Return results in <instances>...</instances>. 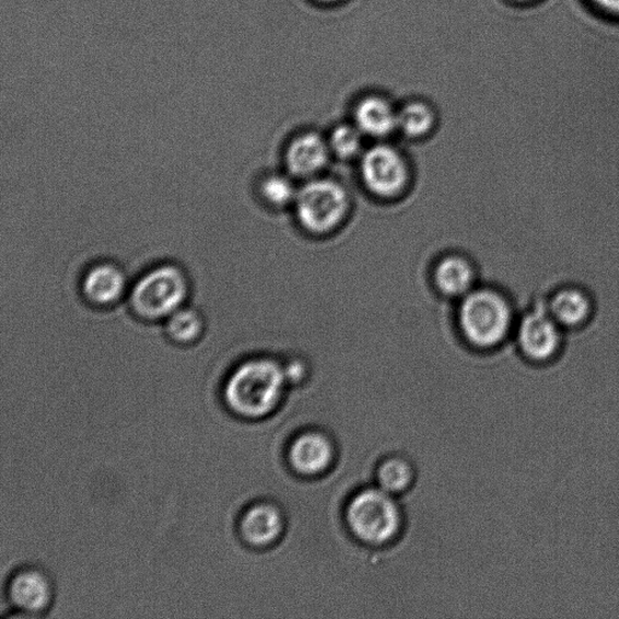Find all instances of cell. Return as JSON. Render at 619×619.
I'll return each mask as SVG.
<instances>
[{
    "instance_id": "21",
    "label": "cell",
    "mask_w": 619,
    "mask_h": 619,
    "mask_svg": "<svg viewBox=\"0 0 619 619\" xmlns=\"http://www.w3.org/2000/svg\"><path fill=\"white\" fill-rule=\"evenodd\" d=\"M593 2L609 13L619 15V0H593Z\"/></svg>"
},
{
    "instance_id": "20",
    "label": "cell",
    "mask_w": 619,
    "mask_h": 619,
    "mask_svg": "<svg viewBox=\"0 0 619 619\" xmlns=\"http://www.w3.org/2000/svg\"><path fill=\"white\" fill-rule=\"evenodd\" d=\"M381 488L389 492V494H397L404 491L410 484L411 469L409 465L400 460V458H393L385 463L377 475Z\"/></svg>"
},
{
    "instance_id": "1",
    "label": "cell",
    "mask_w": 619,
    "mask_h": 619,
    "mask_svg": "<svg viewBox=\"0 0 619 619\" xmlns=\"http://www.w3.org/2000/svg\"><path fill=\"white\" fill-rule=\"evenodd\" d=\"M287 376L283 366L269 358L238 363L226 376L222 388L225 408L236 418L258 420L278 408Z\"/></svg>"
},
{
    "instance_id": "24",
    "label": "cell",
    "mask_w": 619,
    "mask_h": 619,
    "mask_svg": "<svg viewBox=\"0 0 619 619\" xmlns=\"http://www.w3.org/2000/svg\"><path fill=\"white\" fill-rule=\"evenodd\" d=\"M521 2H527V0H521Z\"/></svg>"
},
{
    "instance_id": "4",
    "label": "cell",
    "mask_w": 619,
    "mask_h": 619,
    "mask_svg": "<svg viewBox=\"0 0 619 619\" xmlns=\"http://www.w3.org/2000/svg\"><path fill=\"white\" fill-rule=\"evenodd\" d=\"M189 292L186 272L174 264H164L137 280L129 292V304L137 317L155 323L185 306Z\"/></svg>"
},
{
    "instance_id": "15",
    "label": "cell",
    "mask_w": 619,
    "mask_h": 619,
    "mask_svg": "<svg viewBox=\"0 0 619 619\" xmlns=\"http://www.w3.org/2000/svg\"><path fill=\"white\" fill-rule=\"evenodd\" d=\"M334 457V449L323 434L306 433L297 437L290 451V462L303 475L324 472Z\"/></svg>"
},
{
    "instance_id": "7",
    "label": "cell",
    "mask_w": 619,
    "mask_h": 619,
    "mask_svg": "<svg viewBox=\"0 0 619 619\" xmlns=\"http://www.w3.org/2000/svg\"><path fill=\"white\" fill-rule=\"evenodd\" d=\"M393 494L384 489H369L354 497L348 509L350 529L361 541L382 545L393 540L400 515Z\"/></svg>"
},
{
    "instance_id": "17",
    "label": "cell",
    "mask_w": 619,
    "mask_h": 619,
    "mask_svg": "<svg viewBox=\"0 0 619 619\" xmlns=\"http://www.w3.org/2000/svg\"><path fill=\"white\" fill-rule=\"evenodd\" d=\"M297 190L296 179L289 172H272L258 183V194L261 202L273 210L293 208Z\"/></svg>"
},
{
    "instance_id": "2",
    "label": "cell",
    "mask_w": 619,
    "mask_h": 619,
    "mask_svg": "<svg viewBox=\"0 0 619 619\" xmlns=\"http://www.w3.org/2000/svg\"><path fill=\"white\" fill-rule=\"evenodd\" d=\"M519 313L511 295L495 287H476L457 308L463 337L481 350L497 349L514 335Z\"/></svg>"
},
{
    "instance_id": "23",
    "label": "cell",
    "mask_w": 619,
    "mask_h": 619,
    "mask_svg": "<svg viewBox=\"0 0 619 619\" xmlns=\"http://www.w3.org/2000/svg\"><path fill=\"white\" fill-rule=\"evenodd\" d=\"M546 143H547V137H546ZM545 154H546V149H545ZM544 170H545V164H544ZM542 186H544V178H542ZM541 197H542V191H541Z\"/></svg>"
},
{
    "instance_id": "22",
    "label": "cell",
    "mask_w": 619,
    "mask_h": 619,
    "mask_svg": "<svg viewBox=\"0 0 619 619\" xmlns=\"http://www.w3.org/2000/svg\"><path fill=\"white\" fill-rule=\"evenodd\" d=\"M317 2L324 3V4H334V3L340 2V0H317Z\"/></svg>"
},
{
    "instance_id": "3",
    "label": "cell",
    "mask_w": 619,
    "mask_h": 619,
    "mask_svg": "<svg viewBox=\"0 0 619 619\" xmlns=\"http://www.w3.org/2000/svg\"><path fill=\"white\" fill-rule=\"evenodd\" d=\"M351 206L350 194L340 182L319 176L302 182L292 209L303 231L324 236L348 220Z\"/></svg>"
},
{
    "instance_id": "14",
    "label": "cell",
    "mask_w": 619,
    "mask_h": 619,
    "mask_svg": "<svg viewBox=\"0 0 619 619\" xmlns=\"http://www.w3.org/2000/svg\"><path fill=\"white\" fill-rule=\"evenodd\" d=\"M433 282L442 295L460 301L477 287L475 264L463 255H446L435 262Z\"/></svg>"
},
{
    "instance_id": "18",
    "label": "cell",
    "mask_w": 619,
    "mask_h": 619,
    "mask_svg": "<svg viewBox=\"0 0 619 619\" xmlns=\"http://www.w3.org/2000/svg\"><path fill=\"white\" fill-rule=\"evenodd\" d=\"M165 331L177 346H192L203 336V318L197 310L183 306L166 319Z\"/></svg>"
},
{
    "instance_id": "8",
    "label": "cell",
    "mask_w": 619,
    "mask_h": 619,
    "mask_svg": "<svg viewBox=\"0 0 619 619\" xmlns=\"http://www.w3.org/2000/svg\"><path fill=\"white\" fill-rule=\"evenodd\" d=\"M11 609L21 616L40 617L55 600V584L49 573L36 565H26L11 573L7 584Z\"/></svg>"
},
{
    "instance_id": "5",
    "label": "cell",
    "mask_w": 619,
    "mask_h": 619,
    "mask_svg": "<svg viewBox=\"0 0 619 619\" xmlns=\"http://www.w3.org/2000/svg\"><path fill=\"white\" fill-rule=\"evenodd\" d=\"M547 296H535L519 313L514 340L522 357L536 365L553 363L567 348V331L546 307Z\"/></svg>"
},
{
    "instance_id": "11",
    "label": "cell",
    "mask_w": 619,
    "mask_h": 619,
    "mask_svg": "<svg viewBox=\"0 0 619 619\" xmlns=\"http://www.w3.org/2000/svg\"><path fill=\"white\" fill-rule=\"evenodd\" d=\"M283 530L281 511L270 502L252 503L240 515L237 532L252 548H266L277 542Z\"/></svg>"
},
{
    "instance_id": "16",
    "label": "cell",
    "mask_w": 619,
    "mask_h": 619,
    "mask_svg": "<svg viewBox=\"0 0 619 619\" xmlns=\"http://www.w3.org/2000/svg\"><path fill=\"white\" fill-rule=\"evenodd\" d=\"M437 125V114L429 103L410 101L398 108V133L409 140L425 139Z\"/></svg>"
},
{
    "instance_id": "6",
    "label": "cell",
    "mask_w": 619,
    "mask_h": 619,
    "mask_svg": "<svg viewBox=\"0 0 619 619\" xmlns=\"http://www.w3.org/2000/svg\"><path fill=\"white\" fill-rule=\"evenodd\" d=\"M358 162L362 185L373 197L395 200L407 191L411 170L397 147L385 141L376 142L365 148Z\"/></svg>"
},
{
    "instance_id": "10",
    "label": "cell",
    "mask_w": 619,
    "mask_h": 619,
    "mask_svg": "<svg viewBox=\"0 0 619 619\" xmlns=\"http://www.w3.org/2000/svg\"><path fill=\"white\" fill-rule=\"evenodd\" d=\"M331 159L327 136L310 130L294 136L283 156L285 172L301 182L323 176Z\"/></svg>"
},
{
    "instance_id": "12",
    "label": "cell",
    "mask_w": 619,
    "mask_h": 619,
    "mask_svg": "<svg viewBox=\"0 0 619 619\" xmlns=\"http://www.w3.org/2000/svg\"><path fill=\"white\" fill-rule=\"evenodd\" d=\"M126 293H128V279L116 264H95L84 275L82 294L93 306L112 307L124 300Z\"/></svg>"
},
{
    "instance_id": "19",
    "label": "cell",
    "mask_w": 619,
    "mask_h": 619,
    "mask_svg": "<svg viewBox=\"0 0 619 619\" xmlns=\"http://www.w3.org/2000/svg\"><path fill=\"white\" fill-rule=\"evenodd\" d=\"M365 140L366 137L353 121L337 125L327 136L331 155L342 162L359 160L365 151Z\"/></svg>"
},
{
    "instance_id": "9",
    "label": "cell",
    "mask_w": 619,
    "mask_h": 619,
    "mask_svg": "<svg viewBox=\"0 0 619 619\" xmlns=\"http://www.w3.org/2000/svg\"><path fill=\"white\" fill-rule=\"evenodd\" d=\"M546 307L561 328L575 331L592 323L596 303L588 287L565 282L547 295Z\"/></svg>"
},
{
    "instance_id": "13",
    "label": "cell",
    "mask_w": 619,
    "mask_h": 619,
    "mask_svg": "<svg viewBox=\"0 0 619 619\" xmlns=\"http://www.w3.org/2000/svg\"><path fill=\"white\" fill-rule=\"evenodd\" d=\"M352 121L366 139L386 141L398 133V107L384 96H366L354 107Z\"/></svg>"
}]
</instances>
